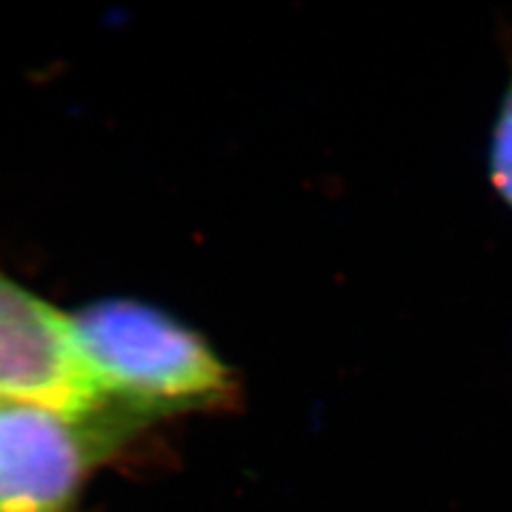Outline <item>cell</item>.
<instances>
[{
    "label": "cell",
    "mask_w": 512,
    "mask_h": 512,
    "mask_svg": "<svg viewBox=\"0 0 512 512\" xmlns=\"http://www.w3.org/2000/svg\"><path fill=\"white\" fill-rule=\"evenodd\" d=\"M71 327L105 404L128 421L201 408L231 387L195 331L139 301L94 303L71 316Z\"/></svg>",
    "instance_id": "1"
},
{
    "label": "cell",
    "mask_w": 512,
    "mask_h": 512,
    "mask_svg": "<svg viewBox=\"0 0 512 512\" xmlns=\"http://www.w3.org/2000/svg\"><path fill=\"white\" fill-rule=\"evenodd\" d=\"M128 425L118 414L86 419L0 399V512H64L82 480Z\"/></svg>",
    "instance_id": "2"
},
{
    "label": "cell",
    "mask_w": 512,
    "mask_h": 512,
    "mask_svg": "<svg viewBox=\"0 0 512 512\" xmlns=\"http://www.w3.org/2000/svg\"><path fill=\"white\" fill-rule=\"evenodd\" d=\"M0 399L77 419L105 404L77 348L71 318L0 274Z\"/></svg>",
    "instance_id": "3"
},
{
    "label": "cell",
    "mask_w": 512,
    "mask_h": 512,
    "mask_svg": "<svg viewBox=\"0 0 512 512\" xmlns=\"http://www.w3.org/2000/svg\"><path fill=\"white\" fill-rule=\"evenodd\" d=\"M487 175L495 195L512 210V73L502 92L498 114L491 128Z\"/></svg>",
    "instance_id": "4"
}]
</instances>
